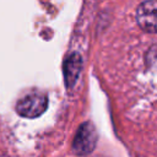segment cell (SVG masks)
Segmentation results:
<instances>
[{
    "mask_svg": "<svg viewBox=\"0 0 157 157\" xmlns=\"http://www.w3.org/2000/svg\"><path fill=\"white\" fill-rule=\"evenodd\" d=\"M48 108V97L44 93H31L21 98L16 104V112L25 118H37Z\"/></svg>",
    "mask_w": 157,
    "mask_h": 157,
    "instance_id": "cell-1",
    "label": "cell"
},
{
    "mask_svg": "<svg viewBox=\"0 0 157 157\" xmlns=\"http://www.w3.org/2000/svg\"><path fill=\"white\" fill-rule=\"evenodd\" d=\"M96 144H97V131L93 124H91L90 121L81 124L72 142V151L76 155L85 156L93 151Z\"/></svg>",
    "mask_w": 157,
    "mask_h": 157,
    "instance_id": "cell-2",
    "label": "cell"
},
{
    "mask_svg": "<svg viewBox=\"0 0 157 157\" xmlns=\"http://www.w3.org/2000/svg\"><path fill=\"white\" fill-rule=\"evenodd\" d=\"M136 21L141 29L148 33L157 32V0H146L136 10Z\"/></svg>",
    "mask_w": 157,
    "mask_h": 157,
    "instance_id": "cell-3",
    "label": "cell"
},
{
    "mask_svg": "<svg viewBox=\"0 0 157 157\" xmlns=\"http://www.w3.org/2000/svg\"><path fill=\"white\" fill-rule=\"evenodd\" d=\"M82 70V58L77 53L70 54L63 65V72H64V81L67 88L74 87L76 83L80 74Z\"/></svg>",
    "mask_w": 157,
    "mask_h": 157,
    "instance_id": "cell-4",
    "label": "cell"
}]
</instances>
